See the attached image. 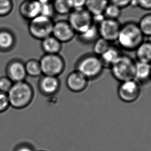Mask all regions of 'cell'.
Masks as SVG:
<instances>
[{"label": "cell", "mask_w": 151, "mask_h": 151, "mask_svg": "<svg viewBox=\"0 0 151 151\" xmlns=\"http://www.w3.org/2000/svg\"><path fill=\"white\" fill-rule=\"evenodd\" d=\"M14 9L13 0H0V17H6Z\"/></svg>", "instance_id": "4316f807"}, {"label": "cell", "mask_w": 151, "mask_h": 151, "mask_svg": "<svg viewBox=\"0 0 151 151\" xmlns=\"http://www.w3.org/2000/svg\"><path fill=\"white\" fill-rule=\"evenodd\" d=\"M40 62L42 75L59 77L65 70V61L60 54H44Z\"/></svg>", "instance_id": "8992f818"}, {"label": "cell", "mask_w": 151, "mask_h": 151, "mask_svg": "<svg viewBox=\"0 0 151 151\" xmlns=\"http://www.w3.org/2000/svg\"><path fill=\"white\" fill-rule=\"evenodd\" d=\"M53 19L40 15L29 21L28 31L36 40H42L52 35Z\"/></svg>", "instance_id": "5b68a950"}, {"label": "cell", "mask_w": 151, "mask_h": 151, "mask_svg": "<svg viewBox=\"0 0 151 151\" xmlns=\"http://www.w3.org/2000/svg\"><path fill=\"white\" fill-rule=\"evenodd\" d=\"M61 86L60 81L57 77L42 75L38 82V88L45 96H52L59 92Z\"/></svg>", "instance_id": "8fae6325"}, {"label": "cell", "mask_w": 151, "mask_h": 151, "mask_svg": "<svg viewBox=\"0 0 151 151\" xmlns=\"http://www.w3.org/2000/svg\"><path fill=\"white\" fill-rule=\"evenodd\" d=\"M5 71L6 76L14 83L25 81L27 77L24 63L19 59H13L9 61Z\"/></svg>", "instance_id": "4fadbf2b"}, {"label": "cell", "mask_w": 151, "mask_h": 151, "mask_svg": "<svg viewBox=\"0 0 151 151\" xmlns=\"http://www.w3.org/2000/svg\"><path fill=\"white\" fill-rule=\"evenodd\" d=\"M141 92V86L134 79L120 82L117 88L119 98L126 104L137 101L140 97Z\"/></svg>", "instance_id": "ba28073f"}, {"label": "cell", "mask_w": 151, "mask_h": 151, "mask_svg": "<svg viewBox=\"0 0 151 151\" xmlns=\"http://www.w3.org/2000/svg\"><path fill=\"white\" fill-rule=\"evenodd\" d=\"M40 1L41 3H51L52 2L53 0H38Z\"/></svg>", "instance_id": "e575fe53"}, {"label": "cell", "mask_w": 151, "mask_h": 151, "mask_svg": "<svg viewBox=\"0 0 151 151\" xmlns=\"http://www.w3.org/2000/svg\"><path fill=\"white\" fill-rule=\"evenodd\" d=\"M40 46L45 54H59L62 44L51 35L41 40Z\"/></svg>", "instance_id": "ac0fdd59"}, {"label": "cell", "mask_w": 151, "mask_h": 151, "mask_svg": "<svg viewBox=\"0 0 151 151\" xmlns=\"http://www.w3.org/2000/svg\"><path fill=\"white\" fill-rule=\"evenodd\" d=\"M52 3L55 14L68 16L73 10L68 0H53Z\"/></svg>", "instance_id": "603a6c76"}, {"label": "cell", "mask_w": 151, "mask_h": 151, "mask_svg": "<svg viewBox=\"0 0 151 151\" xmlns=\"http://www.w3.org/2000/svg\"><path fill=\"white\" fill-rule=\"evenodd\" d=\"M93 53L100 57L111 46V42L99 37L93 44Z\"/></svg>", "instance_id": "d4e9b609"}, {"label": "cell", "mask_w": 151, "mask_h": 151, "mask_svg": "<svg viewBox=\"0 0 151 151\" xmlns=\"http://www.w3.org/2000/svg\"><path fill=\"white\" fill-rule=\"evenodd\" d=\"M121 26L119 20L105 18L97 25L99 37L111 43L116 42Z\"/></svg>", "instance_id": "9c48e42d"}, {"label": "cell", "mask_w": 151, "mask_h": 151, "mask_svg": "<svg viewBox=\"0 0 151 151\" xmlns=\"http://www.w3.org/2000/svg\"><path fill=\"white\" fill-rule=\"evenodd\" d=\"M10 107L14 109H24L33 101L34 90L31 84L26 81L14 83L7 93Z\"/></svg>", "instance_id": "7a4b0ae2"}, {"label": "cell", "mask_w": 151, "mask_h": 151, "mask_svg": "<svg viewBox=\"0 0 151 151\" xmlns=\"http://www.w3.org/2000/svg\"><path fill=\"white\" fill-rule=\"evenodd\" d=\"M10 107L7 93L0 91V113H4Z\"/></svg>", "instance_id": "f546056e"}, {"label": "cell", "mask_w": 151, "mask_h": 151, "mask_svg": "<svg viewBox=\"0 0 151 151\" xmlns=\"http://www.w3.org/2000/svg\"><path fill=\"white\" fill-rule=\"evenodd\" d=\"M132 0H109V2L119 7L121 9L130 6Z\"/></svg>", "instance_id": "1f68e13d"}, {"label": "cell", "mask_w": 151, "mask_h": 151, "mask_svg": "<svg viewBox=\"0 0 151 151\" xmlns=\"http://www.w3.org/2000/svg\"><path fill=\"white\" fill-rule=\"evenodd\" d=\"M151 64L136 61L134 79L141 86L151 81Z\"/></svg>", "instance_id": "9a60e30c"}, {"label": "cell", "mask_w": 151, "mask_h": 151, "mask_svg": "<svg viewBox=\"0 0 151 151\" xmlns=\"http://www.w3.org/2000/svg\"><path fill=\"white\" fill-rule=\"evenodd\" d=\"M135 66L136 61L123 53L109 69L113 78L120 83L134 79Z\"/></svg>", "instance_id": "277c9868"}, {"label": "cell", "mask_w": 151, "mask_h": 151, "mask_svg": "<svg viewBox=\"0 0 151 151\" xmlns=\"http://www.w3.org/2000/svg\"><path fill=\"white\" fill-rule=\"evenodd\" d=\"M14 82L6 76L0 77V91L7 93L13 86Z\"/></svg>", "instance_id": "f1b7e54d"}, {"label": "cell", "mask_w": 151, "mask_h": 151, "mask_svg": "<svg viewBox=\"0 0 151 151\" xmlns=\"http://www.w3.org/2000/svg\"><path fill=\"white\" fill-rule=\"evenodd\" d=\"M145 38L138 23L129 21L122 24L116 42L122 50L134 51L145 40Z\"/></svg>", "instance_id": "6da1fadb"}, {"label": "cell", "mask_w": 151, "mask_h": 151, "mask_svg": "<svg viewBox=\"0 0 151 151\" xmlns=\"http://www.w3.org/2000/svg\"><path fill=\"white\" fill-rule=\"evenodd\" d=\"M109 0H86L85 8L92 16L104 14Z\"/></svg>", "instance_id": "44dd1931"}, {"label": "cell", "mask_w": 151, "mask_h": 151, "mask_svg": "<svg viewBox=\"0 0 151 151\" xmlns=\"http://www.w3.org/2000/svg\"><path fill=\"white\" fill-rule=\"evenodd\" d=\"M78 35V40L83 44H93L99 37L97 25L93 24L90 27Z\"/></svg>", "instance_id": "ffe728a7"}, {"label": "cell", "mask_w": 151, "mask_h": 151, "mask_svg": "<svg viewBox=\"0 0 151 151\" xmlns=\"http://www.w3.org/2000/svg\"><path fill=\"white\" fill-rule=\"evenodd\" d=\"M105 69L100 57L93 53L80 57L75 65V70L84 76L89 81L96 80L100 78Z\"/></svg>", "instance_id": "3957f363"}, {"label": "cell", "mask_w": 151, "mask_h": 151, "mask_svg": "<svg viewBox=\"0 0 151 151\" xmlns=\"http://www.w3.org/2000/svg\"><path fill=\"white\" fill-rule=\"evenodd\" d=\"M67 21L76 34L82 33L94 24L92 15L85 7L73 9L68 15Z\"/></svg>", "instance_id": "52a82bcc"}, {"label": "cell", "mask_w": 151, "mask_h": 151, "mask_svg": "<svg viewBox=\"0 0 151 151\" xmlns=\"http://www.w3.org/2000/svg\"><path fill=\"white\" fill-rule=\"evenodd\" d=\"M16 43L15 34L11 30L0 29V51L8 52L14 48Z\"/></svg>", "instance_id": "2e32d148"}, {"label": "cell", "mask_w": 151, "mask_h": 151, "mask_svg": "<svg viewBox=\"0 0 151 151\" xmlns=\"http://www.w3.org/2000/svg\"><path fill=\"white\" fill-rule=\"evenodd\" d=\"M138 7L143 10L151 11V0H137Z\"/></svg>", "instance_id": "836d02e7"}, {"label": "cell", "mask_w": 151, "mask_h": 151, "mask_svg": "<svg viewBox=\"0 0 151 151\" xmlns=\"http://www.w3.org/2000/svg\"></svg>", "instance_id": "8d00e7d4"}, {"label": "cell", "mask_w": 151, "mask_h": 151, "mask_svg": "<svg viewBox=\"0 0 151 151\" xmlns=\"http://www.w3.org/2000/svg\"><path fill=\"white\" fill-rule=\"evenodd\" d=\"M44 151V150H42V151Z\"/></svg>", "instance_id": "d590c367"}, {"label": "cell", "mask_w": 151, "mask_h": 151, "mask_svg": "<svg viewBox=\"0 0 151 151\" xmlns=\"http://www.w3.org/2000/svg\"><path fill=\"white\" fill-rule=\"evenodd\" d=\"M73 9H82L85 7L86 0H68Z\"/></svg>", "instance_id": "d6a6232c"}, {"label": "cell", "mask_w": 151, "mask_h": 151, "mask_svg": "<svg viewBox=\"0 0 151 151\" xmlns=\"http://www.w3.org/2000/svg\"><path fill=\"white\" fill-rule=\"evenodd\" d=\"M134 52L136 61L151 64V41L144 40Z\"/></svg>", "instance_id": "d6986e66"}, {"label": "cell", "mask_w": 151, "mask_h": 151, "mask_svg": "<svg viewBox=\"0 0 151 151\" xmlns=\"http://www.w3.org/2000/svg\"><path fill=\"white\" fill-rule=\"evenodd\" d=\"M14 151H36L32 145L28 143H19L15 147Z\"/></svg>", "instance_id": "4dcf8cb0"}, {"label": "cell", "mask_w": 151, "mask_h": 151, "mask_svg": "<svg viewBox=\"0 0 151 151\" xmlns=\"http://www.w3.org/2000/svg\"><path fill=\"white\" fill-rule=\"evenodd\" d=\"M138 24L145 37H151V13L143 15Z\"/></svg>", "instance_id": "cb8c5ba5"}, {"label": "cell", "mask_w": 151, "mask_h": 151, "mask_svg": "<svg viewBox=\"0 0 151 151\" xmlns=\"http://www.w3.org/2000/svg\"><path fill=\"white\" fill-rule=\"evenodd\" d=\"M55 15L56 14L52 2L42 3L40 15L53 19Z\"/></svg>", "instance_id": "83f0119b"}, {"label": "cell", "mask_w": 151, "mask_h": 151, "mask_svg": "<svg viewBox=\"0 0 151 151\" xmlns=\"http://www.w3.org/2000/svg\"><path fill=\"white\" fill-rule=\"evenodd\" d=\"M122 9L116 5L109 3L104 12L106 18L119 20L122 15Z\"/></svg>", "instance_id": "484cf974"}, {"label": "cell", "mask_w": 151, "mask_h": 151, "mask_svg": "<svg viewBox=\"0 0 151 151\" xmlns=\"http://www.w3.org/2000/svg\"><path fill=\"white\" fill-rule=\"evenodd\" d=\"M77 35L67 20H59L54 22L52 35L63 44L71 42Z\"/></svg>", "instance_id": "30bf717a"}, {"label": "cell", "mask_w": 151, "mask_h": 151, "mask_svg": "<svg viewBox=\"0 0 151 151\" xmlns=\"http://www.w3.org/2000/svg\"><path fill=\"white\" fill-rule=\"evenodd\" d=\"M42 3L38 0H24L19 7V13L28 21L40 15Z\"/></svg>", "instance_id": "5bb4252c"}, {"label": "cell", "mask_w": 151, "mask_h": 151, "mask_svg": "<svg viewBox=\"0 0 151 151\" xmlns=\"http://www.w3.org/2000/svg\"><path fill=\"white\" fill-rule=\"evenodd\" d=\"M123 53L119 47L111 44L109 48L99 57L105 68H110Z\"/></svg>", "instance_id": "e0dca14e"}, {"label": "cell", "mask_w": 151, "mask_h": 151, "mask_svg": "<svg viewBox=\"0 0 151 151\" xmlns=\"http://www.w3.org/2000/svg\"><path fill=\"white\" fill-rule=\"evenodd\" d=\"M89 80L79 71L75 70L68 75L65 83L70 91L76 93L83 92L88 87Z\"/></svg>", "instance_id": "7c38bea8"}, {"label": "cell", "mask_w": 151, "mask_h": 151, "mask_svg": "<svg viewBox=\"0 0 151 151\" xmlns=\"http://www.w3.org/2000/svg\"><path fill=\"white\" fill-rule=\"evenodd\" d=\"M24 64L27 76L32 78H37L42 75L40 60L29 59L24 63Z\"/></svg>", "instance_id": "7402d4cb"}]
</instances>
